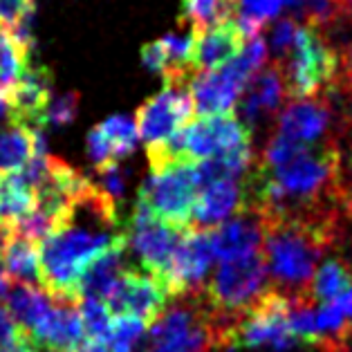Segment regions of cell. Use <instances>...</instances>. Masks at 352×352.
I'll list each match as a JSON object with an SVG mask.
<instances>
[{
  "mask_svg": "<svg viewBox=\"0 0 352 352\" xmlns=\"http://www.w3.org/2000/svg\"><path fill=\"white\" fill-rule=\"evenodd\" d=\"M124 238L119 204L92 182L74 200L67 220L38 245V287L56 305H79L81 274Z\"/></svg>",
  "mask_w": 352,
  "mask_h": 352,
  "instance_id": "obj_1",
  "label": "cell"
},
{
  "mask_svg": "<svg viewBox=\"0 0 352 352\" xmlns=\"http://www.w3.org/2000/svg\"><path fill=\"white\" fill-rule=\"evenodd\" d=\"M341 213L263 220V256L270 285L285 296L310 298L316 265L341 243Z\"/></svg>",
  "mask_w": 352,
  "mask_h": 352,
  "instance_id": "obj_2",
  "label": "cell"
},
{
  "mask_svg": "<svg viewBox=\"0 0 352 352\" xmlns=\"http://www.w3.org/2000/svg\"><path fill=\"white\" fill-rule=\"evenodd\" d=\"M278 65L287 99L319 97L339 74V47L332 45L325 32L300 25L294 47Z\"/></svg>",
  "mask_w": 352,
  "mask_h": 352,
  "instance_id": "obj_3",
  "label": "cell"
},
{
  "mask_svg": "<svg viewBox=\"0 0 352 352\" xmlns=\"http://www.w3.org/2000/svg\"><path fill=\"white\" fill-rule=\"evenodd\" d=\"M267 287V265L263 252H258L247 258L220 263L204 285L202 298L213 312L240 316Z\"/></svg>",
  "mask_w": 352,
  "mask_h": 352,
  "instance_id": "obj_4",
  "label": "cell"
},
{
  "mask_svg": "<svg viewBox=\"0 0 352 352\" xmlns=\"http://www.w3.org/2000/svg\"><path fill=\"white\" fill-rule=\"evenodd\" d=\"M213 350L211 310L202 296L179 298L148 328L142 352H209Z\"/></svg>",
  "mask_w": 352,
  "mask_h": 352,
  "instance_id": "obj_5",
  "label": "cell"
},
{
  "mask_svg": "<svg viewBox=\"0 0 352 352\" xmlns=\"http://www.w3.org/2000/svg\"><path fill=\"white\" fill-rule=\"evenodd\" d=\"M289 296L280 294L276 287H267L247 310L238 316L234 325L236 348L289 352L296 346V337L287 325Z\"/></svg>",
  "mask_w": 352,
  "mask_h": 352,
  "instance_id": "obj_6",
  "label": "cell"
},
{
  "mask_svg": "<svg viewBox=\"0 0 352 352\" xmlns=\"http://www.w3.org/2000/svg\"><path fill=\"white\" fill-rule=\"evenodd\" d=\"M197 197L195 164L177 162L151 177L140 186L137 202L148 209L153 216L179 229L191 227V213Z\"/></svg>",
  "mask_w": 352,
  "mask_h": 352,
  "instance_id": "obj_7",
  "label": "cell"
},
{
  "mask_svg": "<svg viewBox=\"0 0 352 352\" xmlns=\"http://www.w3.org/2000/svg\"><path fill=\"white\" fill-rule=\"evenodd\" d=\"M191 229H179L168 225V222L155 218L153 213L135 202V211L131 216V222L124 229L126 243L133 247V252L140 258L142 267L153 278L164 283L166 274L170 270V263L175 258V252L179 243ZM164 287V285H162Z\"/></svg>",
  "mask_w": 352,
  "mask_h": 352,
  "instance_id": "obj_8",
  "label": "cell"
},
{
  "mask_svg": "<svg viewBox=\"0 0 352 352\" xmlns=\"http://www.w3.org/2000/svg\"><path fill=\"white\" fill-rule=\"evenodd\" d=\"M193 117L195 110L191 94H188V85L164 83L160 94L137 108L133 122L140 140H144L146 146H155L184 131L193 122Z\"/></svg>",
  "mask_w": 352,
  "mask_h": 352,
  "instance_id": "obj_9",
  "label": "cell"
},
{
  "mask_svg": "<svg viewBox=\"0 0 352 352\" xmlns=\"http://www.w3.org/2000/svg\"><path fill=\"white\" fill-rule=\"evenodd\" d=\"M170 296L157 278L140 270H128L104 298L110 316H135L146 325L157 323L168 310Z\"/></svg>",
  "mask_w": 352,
  "mask_h": 352,
  "instance_id": "obj_10",
  "label": "cell"
},
{
  "mask_svg": "<svg viewBox=\"0 0 352 352\" xmlns=\"http://www.w3.org/2000/svg\"><path fill=\"white\" fill-rule=\"evenodd\" d=\"M179 135L184 157L193 164L252 144V133L238 122L234 113L193 119Z\"/></svg>",
  "mask_w": 352,
  "mask_h": 352,
  "instance_id": "obj_11",
  "label": "cell"
},
{
  "mask_svg": "<svg viewBox=\"0 0 352 352\" xmlns=\"http://www.w3.org/2000/svg\"><path fill=\"white\" fill-rule=\"evenodd\" d=\"M276 133L296 144L316 146L337 140L339 124L330 104L319 94L307 99H289L278 113Z\"/></svg>",
  "mask_w": 352,
  "mask_h": 352,
  "instance_id": "obj_12",
  "label": "cell"
},
{
  "mask_svg": "<svg viewBox=\"0 0 352 352\" xmlns=\"http://www.w3.org/2000/svg\"><path fill=\"white\" fill-rule=\"evenodd\" d=\"M285 99L287 92H285V83H283L280 65L267 63L243 90V99L236 104L238 110L236 117L252 133L256 126L263 124V119L280 113L283 106H285Z\"/></svg>",
  "mask_w": 352,
  "mask_h": 352,
  "instance_id": "obj_13",
  "label": "cell"
},
{
  "mask_svg": "<svg viewBox=\"0 0 352 352\" xmlns=\"http://www.w3.org/2000/svg\"><path fill=\"white\" fill-rule=\"evenodd\" d=\"M243 179H220L200 188L193 204L191 227L195 231H211L234 218L236 213L245 211Z\"/></svg>",
  "mask_w": 352,
  "mask_h": 352,
  "instance_id": "obj_14",
  "label": "cell"
},
{
  "mask_svg": "<svg viewBox=\"0 0 352 352\" xmlns=\"http://www.w3.org/2000/svg\"><path fill=\"white\" fill-rule=\"evenodd\" d=\"M213 258L220 263L247 258L263 252V222L252 211H240L234 218L209 231Z\"/></svg>",
  "mask_w": 352,
  "mask_h": 352,
  "instance_id": "obj_15",
  "label": "cell"
},
{
  "mask_svg": "<svg viewBox=\"0 0 352 352\" xmlns=\"http://www.w3.org/2000/svg\"><path fill=\"white\" fill-rule=\"evenodd\" d=\"M188 94L197 117H216L229 115L236 108L243 88L220 67L213 72H197L188 83Z\"/></svg>",
  "mask_w": 352,
  "mask_h": 352,
  "instance_id": "obj_16",
  "label": "cell"
},
{
  "mask_svg": "<svg viewBox=\"0 0 352 352\" xmlns=\"http://www.w3.org/2000/svg\"><path fill=\"white\" fill-rule=\"evenodd\" d=\"M50 99H52V72L43 65H30L12 90V101L19 122L28 128H41L43 131L41 124Z\"/></svg>",
  "mask_w": 352,
  "mask_h": 352,
  "instance_id": "obj_17",
  "label": "cell"
},
{
  "mask_svg": "<svg viewBox=\"0 0 352 352\" xmlns=\"http://www.w3.org/2000/svg\"><path fill=\"white\" fill-rule=\"evenodd\" d=\"M245 38L240 34L236 21L220 23L209 32L195 36V56L193 63L197 72H213L227 65L231 58H236L243 50Z\"/></svg>",
  "mask_w": 352,
  "mask_h": 352,
  "instance_id": "obj_18",
  "label": "cell"
},
{
  "mask_svg": "<svg viewBox=\"0 0 352 352\" xmlns=\"http://www.w3.org/2000/svg\"><path fill=\"white\" fill-rule=\"evenodd\" d=\"M30 337L36 343V348L74 352L85 341V332L79 319V312H76V305L54 303L52 312L43 319V323Z\"/></svg>",
  "mask_w": 352,
  "mask_h": 352,
  "instance_id": "obj_19",
  "label": "cell"
},
{
  "mask_svg": "<svg viewBox=\"0 0 352 352\" xmlns=\"http://www.w3.org/2000/svg\"><path fill=\"white\" fill-rule=\"evenodd\" d=\"M126 252H128V243L124 238L122 243H117L110 249H106L104 254H99L81 274L79 296L104 300L106 294L110 292V287H113L115 283L122 278L128 270H131L126 263Z\"/></svg>",
  "mask_w": 352,
  "mask_h": 352,
  "instance_id": "obj_20",
  "label": "cell"
},
{
  "mask_svg": "<svg viewBox=\"0 0 352 352\" xmlns=\"http://www.w3.org/2000/svg\"><path fill=\"white\" fill-rule=\"evenodd\" d=\"M7 312L25 332H34L43 323V319L52 312L54 300L50 298L38 285H25V283H12L7 294Z\"/></svg>",
  "mask_w": 352,
  "mask_h": 352,
  "instance_id": "obj_21",
  "label": "cell"
},
{
  "mask_svg": "<svg viewBox=\"0 0 352 352\" xmlns=\"http://www.w3.org/2000/svg\"><path fill=\"white\" fill-rule=\"evenodd\" d=\"M352 289V265L346 256L330 254L316 267L310 283V298L316 305H328Z\"/></svg>",
  "mask_w": 352,
  "mask_h": 352,
  "instance_id": "obj_22",
  "label": "cell"
},
{
  "mask_svg": "<svg viewBox=\"0 0 352 352\" xmlns=\"http://www.w3.org/2000/svg\"><path fill=\"white\" fill-rule=\"evenodd\" d=\"M0 263L7 272L12 283H25V285H38L41 270H38V247L30 240L21 238L19 234L10 236L0 252Z\"/></svg>",
  "mask_w": 352,
  "mask_h": 352,
  "instance_id": "obj_23",
  "label": "cell"
},
{
  "mask_svg": "<svg viewBox=\"0 0 352 352\" xmlns=\"http://www.w3.org/2000/svg\"><path fill=\"white\" fill-rule=\"evenodd\" d=\"M238 12V0H182L179 21L188 23L193 34H204L220 23L234 21Z\"/></svg>",
  "mask_w": 352,
  "mask_h": 352,
  "instance_id": "obj_24",
  "label": "cell"
},
{
  "mask_svg": "<svg viewBox=\"0 0 352 352\" xmlns=\"http://www.w3.org/2000/svg\"><path fill=\"white\" fill-rule=\"evenodd\" d=\"M34 155V128L16 124L0 131V175L21 170Z\"/></svg>",
  "mask_w": 352,
  "mask_h": 352,
  "instance_id": "obj_25",
  "label": "cell"
},
{
  "mask_svg": "<svg viewBox=\"0 0 352 352\" xmlns=\"http://www.w3.org/2000/svg\"><path fill=\"white\" fill-rule=\"evenodd\" d=\"M30 67V50L23 47L10 28L0 25V90L12 92Z\"/></svg>",
  "mask_w": 352,
  "mask_h": 352,
  "instance_id": "obj_26",
  "label": "cell"
},
{
  "mask_svg": "<svg viewBox=\"0 0 352 352\" xmlns=\"http://www.w3.org/2000/svg\"><path fill=\"white\" fill-rule=\"evenodd\" d=\"M339 162L337 173H334V202L343 218L352 220V131L337 140Z\"/></svg>",
  "mask_w": 352,
  "mask_h": 352,
  "instance_id": "obj_27",
  "label": "cell"
},
{
  "mask_svg": "<svg viewBox=\"0 0 352 352\" xmlns=\"http://www.w3.org/2000/svg\"><path fill=\"white\" fill-rule=\"evenodd\" d=\"M97 128H99V133L104 135V140L108 142V148L113 153L115 162L135 153L140 135H137L135 122L131 117H110L104 124H99Z\"/></svg>",
  "mask_w": 352,
  "mask_h": 352,
  "instance_id": "obj_28",
  "label": "cell"
},
{
  "mask_svg": "<svg viewBox=\"0 0 352 352\" xmlns=\"http://www.w3.org/2000/svg\"><path fill=\"white\" fill-rule=\"evenodd\" d=\"M76 307H79L76 312H79V319H81V325H83L85 339L108 343L110 330H113V316H110L108 307L104 305V300L83 296Z\"/></svg>",
  "mask_w": 352,
  "mask_h": 352,
  "instance_id": "obj_29",
  "label": "cell"
},
{
  "mask_svg": "<svg viewBox=\"0 0 352 352\" xmlns=\"http://www.w3.org/2000/svg\"><path fill=\"white\" fill-rule=\"evenodd\" d=\"M146 328L148 325L135 319V316H115L113 330H110V339H108L110 352H137V348L144 341Z\"/></svg>",
  "mask_w": 352,
  "mask_h": 352,
  "instance_id": "obj_30",
  "label": "cell"
},
{
  "mask_svg": "<svg viewBox=\"0 0 352 352\" xmlns=\"http://www.w3.org/2000/svg\"><path fill=\"white\" fill-rule=\"evenodd\" d=\"M81 94L79 92H65L61 97L50 99V104L43 115V128H63L74 122L76 113H79Z\"/></svg>",
  "mask_w": 352,
  "mask_h": 352,
  "instance_id": "obj_31",
  "label": "cell"
},
{
  "mask_svg": "<svg viewBox=\"0 0 352 352\" xmlns=\"http://www.w3.org/2000/svg\"><path fill=\"white\" fill-rule=\"evenodd\" d=\"M300 25L287 16V19H278L274 23L272 34H270V50L274 54V61L272 63H283L289 54V50L294 47V41H296V34H298Z\"/></svg>",
  "mask_w": 352,
  "mask_h": 352,
  "instance_id": "obj_32",
  "label": "cell"
},
{
  "mask_svg": "<svg viewBox=\"0 0 352 352\" xmlns=\"http://www.w3.org/2000/svg\"><path fill=\"white\" fill-rule=\"evenodd\" d=\"M283 10V0H238L236 16L265 28V23L276 19Z\"/></svg>",
  "mask_w": 352,
  "mask_h": 352,
  "instance_id": "obj_33",
  "label": "cell"
},
{
  "mask_svg": "<svg viewBox=\"0 0 352 352\" xmlns=\"http://www.w3.org/2000/svg\"><path fill=\"white\" fill-rule=\"evenodd\" d=\"M97 175H99L97 186L101 191H106L117 204H122L124 195H126V170L119 166V162L117 164L106 166V168H99Z\"/></svg>",
  "mask_w": 352,
  "mask_h": 352,
  "instance_id": "obj_34",
  "label": "cell"
},
{
  "mask_svg": "<svg viewBox=\"0 0 352 352\" xmlns=\"http://www.w3.org/2000/svg\"><path fill=\"white\" fill-rule=\"evenodd\" d=\"M85 144H88V157L97 170L106 168L110 164H117V162L113 160V153H110V148H108V142L104 140V135L99 133L97 126L88 133V142Z\"/></svg>",
  "mask_w": 352,
  "mask_h": 352,
  "instance_id": "obj_35",
  "label": "cell"
},
{
  "mask_svg": "<svg viewBox=\"0 0 352 352\" xmlns=\"http://www.w3.org/2000/svg\"><path fill=\"white\" fill-rule=\"evenodd\" d=\"M30 12H34V0H0V25L14 28Z\"/></svg>",
  "mask_w": 352,
  "mask_h": 352,
  "instance_id": "obj_36",
  "label": "cell"
},
{
  "mask_svg": "<svg viewBox=\"0 0 352 352\" xmlns=\"http://www.w3.org/2000/svg\"><path fill=\"white\" fill-rule=\"evenodd\" d=\"M142 63L148 67L151 72H160V74H164V54H162V47H160V43H148V45H144L142 47Z\"/></svg>",
  "mask_w": 352,
  "mask_h": 352,
  "instance_id": "obj_37",
  "label": "cell"
},
{
  "mask_svg": "<svg viewBox=\"0 0 352 352\" xmlns=\"http://www.w3.org/2000/svg\"><path fill=\"white\" fill-rule=\"evenodd\" d=\"M16 124H21V122H19V115H16L12 92L0 90V131H5V128L16 126Z\"/></svg>",
  "mask_w": 352,
  "mask_h": 352,
  "instance_id": "obj_38",
  "label": "cell"
},
{
  "mask_svg": "<svg viewBox=\"0 0 352 352\" xmlns=\"http://www.w3.org/2000/svg\"><path fill=\"white\" fill-rule=\"evenodd\" d=\"M334 81L352 90V45L339 47V74Z\"/></svg>",
  "mask_w": 352,
  "mask_h": 352,
  "instance_id": "obj_39",
  "label": "cell"
},
{
  "mask_svg": "<svg viewBox=\"0 0 352 352\" xmlns=\"http://www.w3.org/2000/svg\"><path fill=\"white\" fill-rule=\"evenodd\" d=\"M25 330H21L19 325L14 323V319L10 316V312L5 310L3 305H0V346H5V343H10L14 339H19Z\"/></svg>",
  "mask_w": 352,
  "mask_h": 352,
  "instance_id": "obj_40",
  "label": "cell"
},
{
  "mask_svg": "<svg viewBox=\"0 0 352 352\" xmlns=\"http://www.w3.org/2000/svg\"><path fill=\"white\" fill-rule=\"evenodd\" d=\"M0 352H38L36 343L30 337V332H23L19 339H14L5 346H0Z\"/></svg>",
  "mask_w": 352,
  "mask_h": 352,
  "instance_id": "obj_41",
  "label": "cell"
},
{
  "mask_svg": "<svg viewBox=\"0 0 352 352\" xmlns=\"http://www.w3.org/2000/svg\"><path fill=\"white\" fill-rule=\"evenodd\" d=\"M334 305L339 307V310L343 312V316H346L348 321H352V289H348L341 298L334 300Z\"/></svg>",
  "mask_w": 352,
  "mask_h": 352,
  "instance_id": "obj_42",
  "label": "cell"
},
{
  "mask_svg": "<svg viewBox=\"0 0 352 352\" xmlns=\"http://www.w3.org/2000/svg\"><path fill=\"white\" fill-rule=\"evenodd\" d=\"M74 352H110L108 343L104 341H92V339H85L79 348H76Z\"/></svg>",
  "mask_w": 352,
  "mask_h": 352,
  "instance_id": "obj_43",
  "label": "cell"
},
{
  "mask_svg": "<svg viewBox=\"0 0 352 352\" xmlns=\"http://www.w3.org/2000/svg\"><path fill=\"white\" fill-rule=\"evenodd\" d=\"M10 287H12V280H10V276H7L3 263H0V300L7 298V294H10Z\"/></svg>",
  "mask_w": 352,
  "mask_h": 352,
  "instance_id": "obj_44",
  "label": "cell"
}]
</instances>
